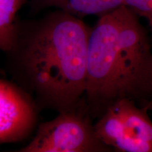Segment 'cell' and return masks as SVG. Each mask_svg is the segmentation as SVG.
<instances>
[{"label":"cell","mask_w":152,"mask_h":152,"mask_svg":"<svg viewBox=\"0 0 152 152\" xmlns=\"http://www.w3.org/2000/svg\"><path fill=\"white\" fill-rule=\"evenodd\" d=\"M91 28L82 18L56 10L37 20L19 22L6 66L11 78L37 109H77L86 90Z\"/></svg>","instance_id":"1"},{"label":"cell","mask_w":152,"mask_h":152,"mask_svg":"<svg viewBox=\"0 0 152 152\" xmlns=\"http://www.w3.org/2000/svg\"><path fill=\"white\" fill-rule=\"evenodd\" d=\"M139 18L123 5L91 28L83 99L92 118L122 99L152 101L151 45Z\"/></svg>","instance_id":"2"},{"label":"cell","mask_w":152,"mask_h":152,"mask_svg":"<svg viewBox=\"0 0 152 152\" xmlns=\"http://www.w3.org/2000/svg\"><path fill=\"white\" fill-rule=\"evenodd\" d=\"M84 99L77 109L58 113L38 125L35 136L20 152H111L96 135Z\"/></svg>","instance_id":"3"},{"label":"cell","mask_w":152,"mask_h":152,"mask_svg":"<svg viewBox=\"0 0 152 152\" xmlns=\"http://www.w3.org/2000/svg\"><path fill=\"white\" fill-rule=\"evenodd\" d=\"M147 111L132 99L117 101L94 124L96 135L115 151L152 152V121Z\"/></svg>","instance_id":"4"},{"label":"cell","mask_w":152,"mask_h":152,"mask_svg":"<svg viewBox=\"0 0 152 152\" xmlns=\"http://www.w3.org/2000/svg\"><path fill=\"white\" fill-rule=\"evenodd\" d=\"M35 102L14 82L0 78V144L26 140L37 125Z\"/></svg>","instance_id":"5"},{"label":"cell","mask_w":152,"mask_h":152,"mask_svg":"<svg viewBox=\"0 0 152 152\" xmlns=\"http://www.w3.org/2000/svg\"><path fill=\"white\" fill-rule=\"evenodd\" d=\"M124 0H31L35 10L54 8L78 18L101 16L123 5Z\"/></svg>","instance_id":"6"},{"label":"cell","mask_w":152,"mask_h":152,"mask_svg":"<svg viewBox=\"0 0 152 152\" xmlns=\"http://www.w3.org/2000/svg\"><path fill=\"white\" fill-rule=\"evenodd\" d=\"M26 0H0V51L10 48L16 32V16Z\"/></svg>","instance_id":"7"},{"label":"cell","mask_w":152,"mask_h":152,"mask_svg":"<svg viewBox=\"0 0 152 152\" xmlns=\"http://www.w3.org/2000/svg\"><path fill=\"white\" fill-rule=\"evenodd\" d=\"M123 5L128 7L139 17L147 19L152 30V0H124Z\"/></svg>","instance_id":"8"},{"label":"cell","mask_w":152,"mask_h":152,"mask_svg":"<svg viewBox=\"0 0 152 152\" xmlns=\"http://www.w3.org/2000/svg\"><path fill=\"white\" fill-rule=\"evenodd\" d=\"M142 106H144V107L146 108L147 110H152V101L151 102H147L146 104H143Z\"/></svg>","instance_id":"9"}]
</instances>
